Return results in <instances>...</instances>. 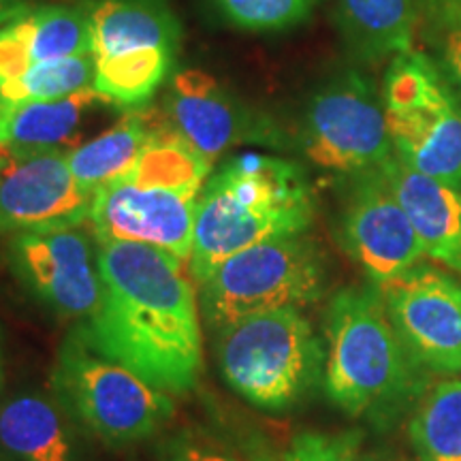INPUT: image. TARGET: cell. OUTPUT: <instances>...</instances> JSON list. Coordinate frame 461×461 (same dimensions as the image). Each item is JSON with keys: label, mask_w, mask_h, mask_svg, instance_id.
Here are the masks:
<instances>
[{"label": "cell", "mask_w": 461, "mask_h": 461, "mask_svg": "<svg viewBox=\"0 0 461 461\" xmlns=\"http://www.w3.org/2000/svg\"><path fill=\"white\" fill-rule=\"evenodd\" d=\"M99 263L101 303L75 338L169 395L193 391L203 376V339L182 261L154 246L103 240Z\"/></svg>", "instance_id": "cell-1"}, {"label": "cell", "mask_w": 461, "mask_h": 461, "mask_svg": "<svg viewBox=\"0 0 461 461\" xmlns=\"http://www.w3.org/2000/svg\"><path fill=\"white\" fill-rule=\"evenodd\" d=\"M325 338V393L348 417L393 425L431 387L429 372L403 348L372 282L331 297Z\"/></svg>", "instance_id": "cell-2"}, {"label": "cell", "mask_w": 461, "mask_h": 461, "mask_svg": "<svg viewBox=\"0 0 461 461\" xmlns=\"http://www.w3.org/2000/svg\"><path fill=\"white\" fill-rule=\"evenodd\" d=\"M314 194L302 167L267 154H240L207 177L199 194L190 276L203 282L246 248L303 233Z\"/></svg>", "instance_id": "cell-3"}, {"label": "cell", "mask_w": 461, "mask_h": 461, "mask_svg": "<svg viewBox=\"0 0 461 461\" xmlns=\"http://www.w3.org/2000/svg\"><path fill=\"white\" fill-rule=\"evenodd\" d=\"M214 336L227 387L261 411H291L325 376V346L299 308L244 316Z\"/></svg>", "instance_id": "cell-4"}, {"label": "cell", "mask_w": 461, "mask_h": 461, "mask_svg": "<svg viewBox=\"0 0 461 461\" xmlns=\"http://www.w3.org/2000/svg\"><path fill=\"white\" fill-rule=\"evenodd\" d=\"M330 267L319 241L291 233L261 241L227 258L201 282L199 310L218 333L244 316L303 308L325 295Z\"/></svg>", "instance_id": "cell-5"}, {"label": "cell", "mask_w": 461, "mask_h": 461, "mask_svg": "<svg viewBox=\"0 0 461 461\" xmlns=\"http://www.w3.org/2000/svg\"><path fill=\"white\" fill-rule=\"evenodd\" d=\"M51 389L71 419L109 447L146 440L176 414L167 391L95 353L79 338H68L58 353Z\"/></svg>", "instance_id": "cell-6"}, {"label": "cell", "mask_w": 461, "mask_h": 461, "mask_svg": "<svg viewBox=\"0 0 461 461\" xmlns=\"http://www.w3.org/2000/svg\"><path fill=\"white\" fill-rule=\"evenodd\" d=\"M383 105L395 157L461 190V101L440 67L420 51L397 54L384 75Z\"/></svg>", "instance_id": "cell-7"}, {"label": "cell", "mask_w": 461, "mask_h": 461, "mask_svg": "<svg viewBox=\"0 0 461 461\" xmlns=\"http://www.w3.org/2000/svg\"><path fill=\"white\" fill-rule=\"evenodd\" d=\"M302 152L316 167L353 176L393 157L383 96L366 73L344 68L305 103L299 126Z\"/></svg>", "instance_id": "cell-8"}, {"label": "cell", "mask_w": 461, "mask_h": 461, "mask_svg": "<svg viewBox=\"0 0 461 461\" xmlns=\"http://www.w3.org/2000/svg\"><path fill=\"white\" fill-rule=\"evenodd\" d=\"M84 229L56 227L15 233L9 263L17 278L62 319H90L99 308L103 278L99 241Z\"/></svg>", "instance_id": "cell-9"}, {"label": "cell", "mask_w": 461, "mask_h": 461, "mask_svg": "<svg viewBox=\"0 0 461 461\" xmlns=\"http://www.w3.org/2000/svg\"><path fill=\"white\" fill-rule=\"evenodd\" d=\"M391 325L403 348L428 372H461V282L417 263L380 285Z\"/></svg>", "instance_id": "cell-10"}, {"label": "cell", "mask_w": 461, "mask_h": 461, "mask_svg": "<svg viewBox=\"0 0 461 461\" xmlns=\"http://www.w3.org/2000/svg\"><path fill=\"white\" fill-rule=\"evenodd\" d=\"M339 244L372 285H384L423 257L417 230L380 169L344 176Z\"/></svg>", "instance_id": "cell-11"}, {"label": "cell", "mask_w": 461, "mask_h": 461, "mask_svg": "<svg viewBox=\"0 0 461 461\" xmlns=\"http://www.w3.org/2000/svg\"><path fill=\"white\" fill-rule=\"evenodd\" d=\"M158 118L177 140L210 163L241 143L280 146L278 131L267 118L257 115L214 75L201 68L173 73Z\"/></svg>", "instance_id": "cell-12"}, {"label": "cell", "mask_w": 461, "mask_h": 461, "mask_svg": "<svg viewBox=\"0 0 461 461\" xmlns=\"http://www.w3.org/2000/svg\"><path fill=\"white\" fill-rule=\"evenodd\" d=\"M201 190L137 182L132 177L96 190L90 207L95 238L137 241L186 263L193 255Z\"/></svg>", "instance_id": "cell-13"}, {"label": "cell", "mask_w": 461, "mask_h": 461, "mask_svg": "<svg viewBox=\"0 0 461 461\" xmlns=\"http://www.w3.org/2000/svg\"><path fill=\"white\" fill-rule=\"evenodd\" d=\"M92 197L75 180L67 154L0 149V230L24 233L88 222Z\"/></svg>", "instance_id": "cell-14"}, {"label": "cell", "mask_w": 461, "mask_h": 461, "mask_svg": "<svg viewBox=\"0 0 461 461\" xmlns=\"http://www.w3.org/2000/svg\"><path fill=\"white\" fill-rule=\"evenodd\" d=\"M378 169L411 218L423 250L461 276V190L420 176L395 154Z\"/></svg>", "instance_id": "cell-15"}, {"label": "cell", "mask_w": 461, "mask_h": 461, "mask_svg": "<svg viewBox=\"0 0 461 461\" xmlns=\"http://www.w3.org/2000/svg\"><path fill=\"white\" fill-rule=\"evenodd\" d=\"M90 17L95 60L177 58L182 28L165 0H96Z\"/></svg>", "instance_id": "cell-16"}, {"label": "cell", "mask_w": 461, "mask_h": 461, "mask_svg": "<svg viewBox=\"0 0 461 461\" xmlns=\"http://www.w3.org/2000/svg\"><path fill=\"white\" fill-rule=\"evenodd\" d=\"M109 103L95 88L51 101L9 105L0 149L9 154L71 152L82 143V129L96 107Z\"/></svg>", "instance_id": "cell-17"}, {"label": "cell", "mask_w": 461, "mask_h": 461, "mask_svg": "<svg viewBox=\"0 0 461 461\" xmlns=\"http://www.w3.org/2000/svg\"><path fill=\"white\" fill-rule=\"evenodd\" d=\"M56 397L20 393L0 406V448L15 461H77L71 420Z\"/></svg>", "instance_id": "cell-18"}, {"label": "cell", "mask_w": 461, "mask_h": 461, "mask_svg": "<svg viewBox=\"0 0 461 461\" xmlns=\"http://www.w3.org/2000/svg\"><path fill=\"white\" fill-rule=\"evenodd\" d=\"M154 131V109L126 112L112 129L67 152L71 173L88 193L126 180L137 169Z\"/></svg>", "instance_id": "cell-19"}, {"label": "cell", "mask_w": 461, "mask_h": 461, "mask_svg": "<svg viewBox=\"0 0 461 461\" xmlns=\"http://www.w3.org/2000/svg\"><path fill=\"white\" fill-rule=\"evenodd\" d=\"M417 0H338V22L359 60L378 62L412 50Z\"/></svg>", "instance_id": "cell-20"}, {"label": "cell", "mask_w": 461, "mask_h": 461, "mask_svg": "<svg viewBox=\"0 0 461 461\" xmlns=\"http://www.w3.org/2000/svg\"><path fill=\"white\" fill-rule=\"evenodd\" d=\"M31 67L56 58L92 54L90 5H43L15 17Z\"/></svg>", "instance_id": "cell-21"}, {"label": "cell", "mask_w": 461, "mask_h": 461, "mask_svg": "<svg viewBox=\"0 0 461 461\" xmlns=\"http://www.w3.org/2000/svg\"><path fill=\"white\" fill-rule=\"evenodd\" d=\"M408 436L419 461H461V380L425 391L412 408Z\"/></svg>", "instance_id": "cell-22"}, {"label": "cell", "mask_w": 461, "mask_h": 461, "mask_svg": "<svg viewBox=\"0 0 461 461\" xmlns=\"http://www.w3.org/2000/svg\"><path fill=\"white\" fill-rule=\"evenodd\" d=\"M95 56H68L32 65L14 82L0 86V96L7 105L26 101H51L95 88Z\"/></svg>", "instance_id": "cell-23"}, {"label": "cell", "mask_w": 461, "mask_h": 461, "mask_svg": "<svg viewBox=\"0 0 461 461\" xmlns=\"http://www.w3.org/2000/svg\"><path fill=\"white\" fill-rule=\"evenodd\" d=\"M222 20L250 32H272L302 24L319 0H212Z\"/></svg>", "instance_id": "cell-24"}, {"label": "cell", "mask_w": 461, "mask_h": 461, "mask_svg": "<svg viewBox=\"0 0 461 461\" xmlns=\"http://www.w3.org/2000/svg\"><path fill=\"white\" fill-rule=\"evenodd\" d=\"M278 461H367V455L361 453L359 431H302L288 442Z\"/></svg>", "instance_id": "cell-25"}, {"label": "cell", "mask_w": 461, "mask_h": 461, "mask_svg": "<svg viewBox=\"0 0 461 461\" xmlns=\"http://www.w3.org/2000/svg\"><path fill=\"white\" fill-rule=\"evenodd\" d=\"M417 9L434 34L461 26V0H417Z\"/></svg>", "instance_id": "cell-26"}, {"label": "cell", "mask_w": 461, "mask_h": 461, "mask_svg": "<svg viewBox=\"0 0 461 461\" xmlns=\"http://www.w3.org/2000/svg\"><path fill=\"white\" fill-rule=\"evenodd\" d=\"M442 37V65L455 90L461 92V26L447 31Z\"/></svg>", "instance_id": "cell-27"}, {"label": "cell", "mask_w": 461, "mask_h": 461, "mask_svg": "<svg viewBox=\"0 0 461 461\" xmlns=\"http://www.w3.org/2000/svg\"><path fill=\"white\" fill-rule=\"evenodd\" d=\"M163 461H240L222 448L212 445H197V442H186V445L173 447Z\"/></svg>", "instance_id": "cell-28"}, {"label": "cell", "mask_w": 461, "mask_h": 461, "mask_svg": "<svg viewBox=\"0 0 461 461\" xmlns=\"http://www.w3.org/2000/svg\"><path fill=\"white\" fill-rule=\"evenodd\" d=\"M26 11L28 7L24 0H0V28L26 14Z\"/></svg>", "instance_id": "cell-29"}, {"label": "cell", "mask_w": 461, "mask_h": 461, "mask_svg": "<svg viewBox=\"0 0 461 461\" xmlns=\"http://www.w3.org/2000/svg\"><path fill=\"white\" fill-rule=\"evenodd\" d=\"M7 109H9L7 101L0 96V143H3V131H5V118H7Z\"/></svg>", "instance_id": "cell-30"}, {"label": "cell", "mask_w": 461, "mask_h": 461, "mask_svg": "<svg viewBox=\"0 0 461 461\" xmlns=\"http://www.w3.org/2000/svg\"><path fill=\"white\" fill-rule=\"evenodd\" d=\"M367 461H403V459L389 457V455H367Z\"/></svg>", "instance_id": "cell-31"}, {"label": "cell", "mask_w": 461, "mask_h": 461, "mask_svg": "<svg viewBox=\"0 0 461 461\" xmlns=\"http://www.w3.org/2000/svg\"><path fill=\"white\" fill-rule=\"evenodd\" d=\"M5 383V361H3V350H0V389H3Z\"/></svg>", "instance_id": "cell-32"}, {"label": "cell", "mask_w": 461, "mask_h": 461, "mask_svg": "<svg viewBox=\"0 0 461 461\" xmlns=\"http://www.w3.org/2000/svg\"><path fill=\"white\" fill-rule=\"evenodd\" d=\"M0 461H5V459H0Z\"/></svg>", "instance_id": "cell-33"}]
</instances>
